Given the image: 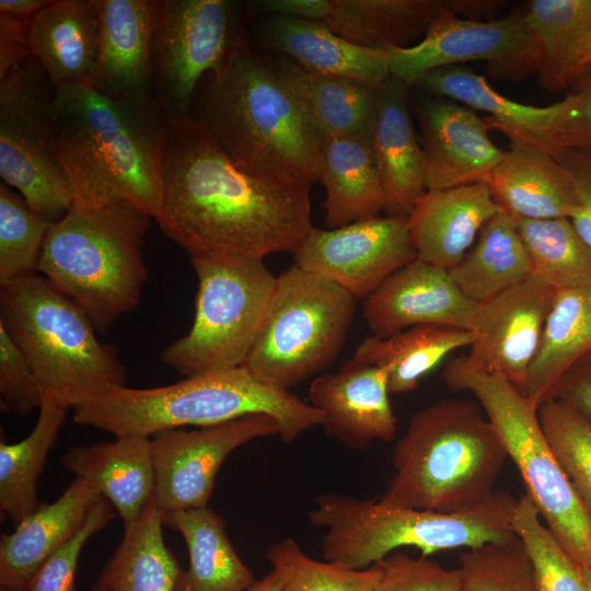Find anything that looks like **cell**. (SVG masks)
<instances>
[{
    "label": "cell",
    "instance_id": "ee69618b",
    "mask_svg": "<svg viewBox=\"0 0 591 591\" xmlns=\"http://www.w3.org/2000/svg\"><path fill=\"white\" fill-rule=\"evenodd\" d=\"M512 528L529 553L540 591H588L580 567L542 522L526 494L518 499Z\"/></svg>",
    "mask_w": 591,
    "mask_h": 591
},
{
    "label": "cell",
    "instance_id": "8fae6325",
    "mask_svg": "<svg viewBox=\"0 0 591 591\" xmlns=\"http://www.w3.org/2000/svg\"><path fill=\"white\" fill-rule=\"evenodd\" d=\"M198 280L189 332L161 360L185 376L244 364L263 324L277 277L263 259L190 260Z\"/></svg>",
    "mask_w": 591,
    "mask_h": 591
},
{
    "label": "cell",
    "instance_id": "836d02e7",
    "mask_svg": "<svg viewBox=\"0 0 591 591\" xmlns=\"http://www.w3.org/2000/svg\"><path fill=\"white\" fill-rule=\"evenodd\" d=\"M449 273L459 289L477 304L530 277L532 263L515 218L500 209L484 224L476 243Z\"/></svg>",
    "mask_w": 591,
    "mask_h": 591
},
{
    "label": "cell",
    "instance_id": "2e32d148",
    "mask_svg": "<svg viewBox=\"0 0 591 591\" xmlns=\"http://www.w3.org/2000/svg\"><path fill=\"white\" fill-rule=\"evenodd\" d=\"M293 257L300 268L366 299L417 253L409 216H378L329 230L313 227Z\"/></svg>",
    "mask_w": 591,
    "mask_h": 591
},
{
    "label": "cell",
    "instance_id": "ffe728a7",
    "mask_svg": "<svg viewBox=\"0 0 591 591\" xmlns=\"http://www.w3.org/2000/svg\"><path fill=\"white\" fill-rule=\"evenodd\" d=\"M477 305L449 270L416 258L364 299L363 315L373 336L385 338L418 325L471 331Z\"/></svg>",
    "mask_w": 591,
    "mask_h": 591
},
{
    "label": "cell",
    "instance_id": "6da1fadb",
    "mask_svg": "<svg viewBox=\"0 0 591 591\" xmlns=\"http://www.w3.org/2000/svg\"><path fill=\"white\" fill-rule=\"evenodd\" d=\"M154 219L190 260L294 253L314 227L309 188L245 172L190 118L171 125Z\"/></svg>",
    "mask_w": 591,
    "mask_h": 591
},
{
    "label": "cell",
    "instance_id": "5bb4252c",
    "mask_svg": "<svg viewBox=\"0 0 591 591\" xmlns=\"http://www.w3.org/2000/svg\"><path fill=\"white\" fill-rule=\"evenodd\" d=\"M487 62L494 78L522 80L536 72V50L523 13L477 21L449 11L417 44L386 50L389 73L408 85L426 73L468 61Z\"/></svg>",
    "mask_w": 591,
    "mask_h": 591
},
{
    "label": "cell",
    "instance_id": "7dc6e473",
    "mask_svg": "<svg viewBox=\"0 0 591 591\" xmlns=\"http://www.w3.org/2000/svg\"><path fill=\"white\" fill-rule=\"evenodd\" d=\"M374 591H459L461 571L428 559L394 552L372 565Z\"/></svg>",
    "mask_w": 591,
    "mask_h": 591
},
{
    "label": "cell",
    "instance_id": "ab89813d",
    "mask_svg": "<svg viewBox=\"0 0 591 591\" xmlns=\"http://www.w3.org/2000/svg\"><path fill=\"white\" fill-rule=\"evenodd\" d=\"M515 220L534 275L556 290L591 286V248L569 219Z\"/></svg>",
    "mask_w": 591,
    "mask_h": 591
},
{
    "label": "cell",
    "instance_id": "e0dca14e",
    "mask_svg": "<svg viewBox=\"0 0 591 591\" xmlns=\"http://www.w3.org/2000/svg\"><path fill=\"white\" fill-rule=\"evenodd\" d=\"M556 289L532 274L524 281L477 305L467 360L498 374L521 392L535 359Z\"/></svg>",
    "mask_w": 591,
    "mask_h": 591
},
{
    "label": "cell",
    "instance_id": "60d3db41",
    "mask_svg": "<svg viewBox=\"0 0 591 591\" xmlns=\"http://www.w3.org/2000/svg\"><path fill=\"white\" fill-rule=\"evenodd\" d=\"M459 569V591H540L531 558L518 536L463 549Z\"/></svg>",
    "mask_w": 591,
    "mask_h": 591
},
{
    "label": "cell",
    "instance_id": "7a4b0ae2",
    "mask_svg": "<svg viewBox=\"0 0 591 591\" xmlns=\"http://www.w3.org/2000/svg\"><path fill=\"white\" fill-rule=\"evenodd\" d=\"M189 118L250 174L309 189L320 182L324 140L280 58L248 39L200 81Z\"/></svg>",
    "mask_w": 591,
    "mask_h": 591
},
{
    "label": "cell",
    "instance_id": "db71d44e",
    "mask_svg": "<svg viewBox=\"0 0 591 591\" xmlns=\"http://www.w3.org/2000/svg\"><path fill=\"white\" fill-rule=\"evenodd\" d=\"M51 0H0V14H4L22 21H31L32 18Z\"/></svg>",
    "mask_w": 591,
    "mask_h": 591
},
{
    "label": "cell",
    "instance_id": "c3c4849f",
    "mask_svg": "<svg viewBox=\"0 0 591 591\" xmlns=\"http://www.w3.org/2000/svg\"><path fill=\"white\" fill-rule=\"evenodd\" d=\"M42 395L26 358L0 324V408L27 415L39 408Z\"/></svg>",
    "mask_w": 591,
    "mask_h": 591
},
{
    "label": "cell",
    "instance_id": "603a6c76",
    "mask_svg": "<svg viewBox=\"0 0 591 591\" xmlns=\"http://www.w3.org/2000/svg\"><path fill=\"white\" fill-rule=\"evenodd\" d=\"M408 88L390 76L375 90L370 141L385 216H409L427 192L424 150L407 108Z\"/></svg>",
    "mask_w": 591,
    "mask_h": 591
},
{
    "label": "cell",
    "instance_id": "f907efd6",
    "mask_svg": "<svg viewBox=\"0 0 591 591\" xmlns=\"http://www.w3.org/2000/svg\"><path fill=\"white\" fill-rule=\"evenodd\" d=\"M548 150L572 181L576 205L568 219L591 248V154L571 149Z\"/></svg>",
    "mask_w": 591,
    "mask_h": 591
},
{
    "label": "cell",
    "instance_id": "ba28073f",
    "mask_svg": "<svg viewBox=\"0 0 591 591\" xmlns=\"http://www.w3.org/2000/svg\"><path fill=\"white\" fill-rule=\"evenodd\" d=\"M151 217L124 200L71 206L48 232L37 273L105 332L135 310L148 279L142 247Z\"/></svg>",
    "mask_w": 591,
    "mask_h": 591
},
{
    "label": "cell",
    "instance_id": "ac0fdd59",
    "mask_svg": "<svg viewBox=\"0 0 591 591\" xmlns=\"http://www.w3.org/2000/svg\"><path fill=\"white\" fill-rule=\"evenodd\" d=\"M254 5L270 15L317 22L355 45L386 51L424 37L445 12L459 16L460 0H260Z\"/></svg>",
    "mask_w": 591,
    "mask_h": 591
},
{
    "label": "cell",
    "instance_id": "4fadbf2b",
    "mask_svg": "<svg viewBox=\"0 0 591 591\" xmlns=\"http://www.w3.org/2000/svg\"><path fill=\"white\" fill-rule=\"evenodd\" d=\"M254 10L236 0H157L152 96L173 121L189 118L200 81L247 42Z\"/></svg>",
    "mask_w": 591,
    "mask_h": 591
},
{
    "label": "cell",
    "instance_id": "7bdbcfd3",
    "mask_svg": "<svg viewBox=\"0 0 591 591\" xmlns=\"http://www.w3.org/2000/svg\"><path fill=\"white\" fill-rule=\"evenodd\" d=\"M53 224L35 215L24 198L0 184V283L37 273Z\"/></svg>",
    "mask_w": 591,
    "mask_h": 591
},
{
    "label": "cell",
    "instance_id": "d6986e66",
    "mask_svg": "<svg viewBox=\"0 0 591 591\" xmlns=\"http://www.w3.org/2000/svg\"><path fill=\"white\" fill-rule=\"evenodd\" d=\"M390 370L351 357L337 372L312 380L309 398L324 414L321 426L327 438L351 450L394 439L397 418L389 398Z\"/></svg>",
    "mask_w": 591,
    "mask_h": 591
},
{
    "label": "cell",
    "instance_id": "d4e9b609",
    "mask_svg": "<svg viewBox=\"0 0 591 591\" xmlns=\"http://www.w3.org/2000/svg\"><path fill=\"white\" fill-rule=\"evenodd\" d=\"M499 210L485 182L427 190L409 215L417 258L450 270Z\"/></svg>",
    "mask_w": 591,
    "mask_h": 591
},
{
    "label": "cell",
    "instance_id": "8d00e7d4",
    "mask_svg": "<svg viewBox=\"0 0 591 591\" xmlns=\"http://www.w3.org/2000/svg\"><path fill=\"white\" fill-rule=\"evenodd\" d=\"M280 60L324 141L370 137L376 89L350 78L306 71L287 58Z\"/></svg>",
    "mask_w": 591,
    "mask_h": 591
},
{
    "label": "cell",
    "instance_id": "816d5d0a",
    "mask_svg": "<svg viewBox=\"0 0 591 591\" xmlns=\"http://www.w3.org/2000/svg\"><path fill=\"white\" fill-rule=\"evenodd\" d=\"M591 422V352L573 362L560 376L554 397Z\"/></svg>",
    "mask_w": 591,
    "mask_h": 591
},
{
    "label": "cell",
    "instance_id": "1f68e13d",
    "mask_svg": "<svg viewBox=\"0 0 591 591\" xmlns=\"http://www.w3.org/2000/svg\"><path fill=\"white\" fill-rule=\"evenodd\" d=\"M320 182L324 185L325 223L331 229L378 217L384 197L370 137L324 141Z\"/></svg>",
    "mask_w": 591,
    "mask_h": 591
},
{
    "label": "cell",
    "instance_id": "5b68a950",
    "mask_svg": "<svg viewBox=\"0 0 591 591\" xmlns=\"http://www.w3.org/2000/svg\"><path fill=\"white\" fill-rule=\"evenodd\" d=\"M254 414L271 416L283 443L321 426L324 418L318 408L289 391L259 382L241 366L164 386H118L76 407L72 419L116 438H151L165 430L218 425Z\"/></svg>",
    "mask_w": 591,
    "mask_h": 591
},
{
    "label": "cell",
    "instance_id": "f546056e",
    "mask_svg": "<svg viewBox=\"0 0 591 591\" xmlns=\"http://www.w3.org/2000/svg\"><path fill=\"white\" fill-rule=\"evenodd\" d=\"M415 85L438 97L485 112L489 127L500 130L508 139H521L542 147H545L570 105L567 93L564 99L547 106L519 103L500 94L483 76L462 65L432 70Z\"/></svg>",
    "mask_w": 591,
    "mask_h": 591
},
{
    "label": "cell",
    "instance_id": "7c38bea8",
    "mask_svg": "<svg viewBox=\"0 0 591 591\" xmlns=\"http://www.w3.org/2000/svg\"><path fill=\"white\" fill-rule=\"evenodd\" d=\"M56 88L30 55L0 78V175L54 224L73 204L57 150Z\"/></svg>",
    "mask_w": 591,
    "mask_h": 591
},
{
    "label": "cell",
    "instance_id": "44dd1931",
    "mask_svg": "<svg viewBox=\"0 0 591 591\" xmlns=\"http://www.w3.org/2000/svg\"><path fill=\"white\" fill-rule=\"evenodd\" d=\"M417 117L427 190L487 182L505 151L491 140L486 119L443 97L424 102Z\"/></svg>",
    "mask_w": 591,
    "mask_h": 591
},
{
    "label": "cell",
    "instance_id": "8992f818",
    "mask_svg": "<svg viewBox=\"0 0 591 591\" xmlns=\"http://www.w3.org/2000/svg\"><path fill=\"white\" fill-rule=\"evenodd\" d=\"M518 499L496 490L468 508L440 512L390 507L378 497L327 493L309 511L312 526L323 528L325 560L349 569H366L402 547L421 556L454 548H474L517 536L512 520Z\"/></svg>",
    "mask_w": 591,
    "mask_h": 591
},
{
    "label": "cell",
    "instance_id": "9a60e30c",
    "mask_svg": "<svg viewBox=\"0 0 591 591\" xmlns=\"http://www.w3.org/2000/svg\"><path fill=\"white\" fill-rule=\"evenodd\" d=\"M275 434H279V426L265 414L154 434L153 498L158 507L162 512L207 507L225 459L252 440Z\"/></svg>",
    "mask_w": 591,
    "mask_h": 591
},
{
    "label": "cell",
    "instance_id": "f6af8a7d",
    "mask_svg": "<svg viewBox=\"0 0 591 591\" xmlns=\"http://www.w3.org/2000/svg\"><path fill=\"white\" fill-rule=\"evenodd\" d=\"M266 555L281 576L282 591H374L373 566L357 570L316 560L291 537L271 543Z\"/></svg>",
    "mask_w": 591,
    "mask_h": 591
},
{
    "label": "cell",
    "instance_id": "9f6ffc18",
    "mask_svg": "<svg viewBox=\"0 0 591 591\" xmlns=\"http://www.w3.org/2000/svg\"><path fill=\"white\" fill-rule=\"evenodd\" d=\"M245 591H282L281 576L277 570L273 569Z\"/></svg>",
    "mask_w": 591,
    "mask_h": 591
},
{
    "label": "cell",
    "instance_id": "83f0119b",
    "mask_svg": "<svg viewBox=\"0 0 591 591\" xmlns=\"http://www.w3.org/2000/svg\"><path fill=\"white\" fill-rule=\"evenodd\" d=\"M27 40L51 84L90 82L100 47L93 0H51L28 22Z\"/></svg>",
    "mask_w": 591,
    "mask_h": 591
},
{
    "label": "cell",
    "instance_id": "3957f363",
    "mask_svg": "<svg viewBox=\"0 0 591 591\" xmlns=\"http://www.w3.org/2000/svg\"><path fill=\"white\" fill-rule=\"evenodd\" d=\"M57 150L73 206L124 200L154 218L172 118L154 100L115 96L90 82L56 89Z\"/></svg>",
    "mask_w": 591,
    "mask_h": 591
},
{
    "label": "cell",
    "instance_id": "4316f807",
    "mask_svg": "<svg viewBox=\"0 0 591 591\" xmlns=\"http://www.w3.org/2000/svg\"><path fill=\"white\" fill-rule=\"evenodd\" d=\"M61 465L94 484L120 517L124 528L136 522L154 494L152 440L117 437L112 442L71 447Z\"/></svg>",
    "mask_w": 591,
    "mask_h": 591
},
{
    "label": "cell",
    "instance_id": "f1b7e54d",
    "mask_svg": "<svg viewBox=\"0 0 591 591\" xmlns=\"http://www.w3.org/2000/svg\"><path fill=\"white\" fill-rule=\"evenodd\" d=\"M262 36L273 50L310 72L350 78L372 89L390 77L386 51L355 45L317 22L271 14Z\"/></svg>",
    "mask_w": 591,
    "mask_h": 591
},
{
    "label": "cell",
    "instance_id": "484cf974",
    "mask_svg": "<svg viewBox=\"0 0 591 591\" xmlns=\"http://www.w3.org/2000/svg\"><path fill=\"white\" fill-rule=\"evenodd\" d=\"M509 141L486 182L498 207L517 219H568L576 193L567 171L548 149L521 139Z\"/></svg>",
    "mask_w": 591,
    "mask_h": 591
},
{
    "label": "cell",
    "instance_id": "6f0895ef",
    "mask_svg": "<svg viewBox=\"0 0 591 591\" xmlns=\"http://www.w3.org/2000/svg\"><path fill=\"white\" fill-rule=\"evenodd\" d=\"M580 569H581L582 579L587 587V590L591 591V570L584 569V568H580Z\"/></svg>",
    "mask_w": 591,
    "mask_h": 591
},
{
    "label": "cell",
    "instance_id": "d6a6232c",
    "mask_svg": "<svg viewBox=\"0 0 591 591\" xmlns=\"http://www.w3.org/2000/svg\"><path fill=\"white\" fill-rule=\"evenodd\" d=\"M591 352V286L557 290L522 393L538 408L553 399L563 373Z\"/></svg>",
    "mask_w": 591,
    "mask_h": 591
},
{
    "label": "cell",
    "instance_id": "f35d334b",
    "mask_svg": "<svg viewBox=\"0 0 591 591\" xmlns=\"http://www.w3.org/2000/svg\"><path fill=\"white\" fill-rule=\"evenodd\" d=\"M67 408L42 401L32 432L23 440L0 441V509L16 525L42 503L37 480L66 420Z\"/></svg>",
    "mask_w": 591,
    "mask_h": 591
},
{
    "label": "cell",
    "instance_id": "7402d4cb",
    "mask_svg": "<svg viewBox=\"0 0 591 591\" xmlns=\"http://www.w3.org/2000/svg\"><path fill=\"white\" fill-rule=\"evenodd\" d=\"M93 1L100 21V47L90 83L111 95L153 100L157 0Z\"/></svg>",
    "mask_w": 591,
    "mask_h": 591
},
{
    "label": "cell",
    "instance_id": "d590c367",
    "mask_svg": "<svg viewBox=\"0 0 591 591\" xmlns=\"http://www.w3.org/2000/svg\"><path fill=\"white\" fill-rule=\"evenodd\" d=\"M473 332L443 325H418L392 336L364 338L352 357L374 366H389L390 394L414 391L419 381L449 354L470 347Z\"/></svg>",
    "mask_w": 591,
    "mask_h": 591
},
{
    "label": "cell",
    "instance_id": "277c9868",
    "mask_svg": "<svg viewBox=\"0 0 591 591\" xmlns=\"http://www.w3.org/2000/svg\"><path fill=\"white\" fill-rule=\"evenodd\" d=\"M508 457L480 405L445 398L413 414L392 453L393 475L378 500L452 512L494 494Z\"/></svg>",
    "mask_w": 591,
    "mask_h": 591
},
{
    "label": "cell",
    "instance_id": "681fc988",
    "mask_svg": "<svg viewBox=\"0 0 591 591\" xmlns=\"http://www.w3.org/2000/svg\"><path fill=\"white\" fill-rule=\"evenodd\" d=\"M566 91L570 105L544 148L571 149L591 154V66L580 71Z\"/></svg>",
    "mask_w": 591,
    "mask_h": 591
},
{
    "label": "cell",
    "instance_id": "30bf717a",
    "mask_svg": "<svg viewBox=\"0 0 591 591\" xmlns=\"http://www.w3.org/2000/svg\"><path fill=\"white\" fill-rule=\"evenodd\" d=\"M357 298L296 264L277 277L254 345L243 367L280 390L309 379L338 356Z\"/></svg>",
    "mask_w": 591,
    "mask_h": 591
},
{
    "label": "cell",
    "instance_id": "9c48e42d",
    "mask_svg": "<svg viewBox=\"0 0 591 591\" xmlns=\"http://www.w3.org/2000/svg\"><path fill=\"white\" fill-rule=\"evenodd\" d=\"M441 375L449 389L476 397L547 529L580 568L591 570V519L546 440L537 408L508 380L465 355L450 358Z\"/></svg>",
    "mask_w": 591,
    "mask_h": 591
},
{
    "label": "cell",
    "instance_id": "91938a15",
    "mask_svg": "<svg viewBox=\"0 0 591 591\" xmlns=\"http://www.w3.org/2000/svg\"><path fill=\"white\" fill-rule=\"evenodd\" d=\"M590 154V153H589Z\"/></svg>",
    "mask_w": 591,
    "mask_h": 591
},
{
    "label": "cell",
    "instance_id": "680465c9",
    "mask_svg": "<svg viewBox=\"0 0 591 591\" xmlns=\"http://www.w3.org/2000/svg\"><path fill=\"white\" fill-rule=\"evenodd\" d=\"M91 591H108V589L106 587H104L103 584L97 582L95 586H93Z\"/></svg>",
    "mask_w": 591,
    "mask_h": 591
},
{
    "label": "cell",
    "instance_id": "74e56055",
    "mask_svg": "<svg viewBox=\"0 0 591 591\" xmlns=\"http://www.w3.org/2000/svg\"><path fill=\"white\" fill-rule=\"evenodd\" d=\"M523 16L541 85L551 92L567 90L573 57L591 30V0H532Z\"/></svg>",
    "mask_w": 591,
    "mask_h": 591
},
{
    "label": "cell",
    "instance_id": "11a10c76",
    "mask_svg": "<svg viewBox=\"0 0 591 591\" xmlns=\"http://www.w3.org/2000/svg\"><path fill=\"white\" fill-rule=\"evenodd\" d=\"M591 66V30L580 44L570 68L569 83L584 68Z\"/></svg>",
    "mask_w": 591,
    "mask_h": 591
},
{
    "label": "cell",
    "instance_id": "4dcf8cb0",
    "mask_svg": "<svg viewBox=\"0 0 591 591\" xmlns=\"http://www.w3.org/2000/svg\"><path fill=\"white\" fill-rule=\"evenodd\" d=\"M162 521L182 534L189 556L175 591H245L256 582L230 541L225 521L208 506L162 512Z\"/></svg>",
    "mask_w": 591,
    "mask_h": 591
},
{
    "label": "cell",
    "instance_id": "b9f144b4",
    "mask_svg": "<svg viewBox=\"0 0 591 591\" xmlns=\"http://www.w3.org/2000/svg\"><path fill=\"white\" fill-rule=\"evenodd\" d=\"M541 427L591 519V422L553 398L537 408Z\"/></svg>",
    "mask_w": 591,
    "mask_h": 591
},
{
    "label": "cell",
    "instance_id": "f5cc1de1",
    "mask_svg": "<svg viewBox=\"0 0 591 591\" xmlns=\"http://www.w3.org/2000/svg\"><path fill=\"white\" fill-rule=\"evenodd\" d=\"M28 22L0 14V78L31 55Z\"/></svg>",
    "mask_w": 591,
    "mask_h": 591
},
{
    "label": "cell",
    "instance_id": "cb8c5ba5",
    "mask_svg": "<svg viewBox=\"0 0 591 591\" xmlns=\"http://www.w3.org/2000/svg\"><path fill=\"white\" fill-rule=\"evenodd\" d=\"M102 497L91 482L76 477L51 503H40L0 540V591H26L39 567L69 542Z\"/></svg>",
    "mask_w": 591,
    "mask_h": 591
},
{
    "label": "cell",
    "instance_id": "bcb514c9",
    "mask_svg": "<svg viewBox=\"0 0 591 591\" xmlns=\"http://www.w3.org/2000/svg\"><path fill=\"white\" fill-rule=\"evenodd\" d=\"M115 512L112 503L102 496L77 534L39 567L26 591H76L82 549L93 535L109 524Z\"/></svg>",
    "mask_w": 591,
    "mask_h": 591
},
{
    "label": "cell",
    "instance_id": "52a82bcc",
    "mask_svg": "<svg viewBox=\"0 0 591 591\" xmlns=\"http://www.w3.org/2000/svg\"><path fill=\"white\" fill-rule=\"evenodd\" d=\"M0 324L26 358L42 401L74 409L125 385L115 346L89 315L38 273L0 283Z\"/></svg>",
    "mask_w": 591,
    "mask_h": 591
},
{
    "label": "cell",
    "instance_id": "e575fe53",
    "mask_svg": "<svg viewBox=\"0 0 591 591\" xmlns=\"http://www.w3.org/2000/svg\"><path fill=\"white\" fill-rule=\"evenodd\" d=\"M162 510L152 497L103 567L99 583L108 591H175L182 567L162 534Z\"/></svg>",
    "mask_w": 591,
    "mask_h": 591
}]
</instances>
